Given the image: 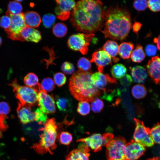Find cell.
<instances>
[{"label": "cell", "instance_id": "20", "mask_svg": "<svg viewBox=\"0 0 160 160\" xmlns=\"http://www.w3.org/2000/svg\"><path fill=\"white\" fill-rule=\"evenodd\" d=\"M131 74L133 81L138 83L144 82L147 78L148 73L143 67L137 65L131 68Z\"/></svg>", "mask_w": 160, "mask_h": 160}, {"label": "cell", "instance_id": "50", "mask_svg": "<svg viewBox=\"0 0 160 160\" xmlns=\"http://www.w3.org/2000/svg\"><path fill=\"white\" fill-rule=\"evenodd\" d=\"M147 160H160V157H156Z\"/></svg>", "mask_w": 160, "mask_h": 160}, {"label": "cell", "instance_id": "46", "mask_svg": "<svg viewBox=\"0 0 160 160\" xmlns=\"http://www.w3.org/2000/svg\"><path fill=\"white\" fill-rule=\"evenodd\" d=\"M119 81L122 85L125 87H127L132 84V80L129 75L127 74L120 79Z\"/></svg>", "mask_w": 160, "mask_h": 160}, {"label": "cell", "instance_id": "22", "mask_svg": "<svg viewBox=\"0 0 160 160\" xmlns=\"http://www.w3.org/2000/svg\"><path fill=\"white\" fill-rule=\"evenodd\" d=\"M103 49L111 57L114 58L119 52V46L116 41L108 40L104 45Z\"/></svg>", "mask_w": 160, "mask_h": 160}, {"label": "cell", "instance_id": "21", "mask_svg": "<svg viewBox=\"0 0 160 160\" xmlns=\"http://www.w3.org/2000/svg\"><path fill=\"white\" fill-rule=\"evenodd\" d=\"M24 19L26 26L33 28L38 27L41 21L39 14L34 11L28 12L24 14Z\"/></svg>", "mask_w": 160, "mask_h": 160}, {"label": "cell", "instance_id": "23", "mask_svg": "<svg viewBox=\"0 0 160 160\" xmlns=\"http://www.w3.org/2000/svg\"><path fill=\"white\" fill-rule=\"evenodd\" d=\"M134 48L133 44L130 42H123L119 46V53L122 58H129Z\"/></svg>", "mask_w": 160, "mask_h": 160}, {"label": "cell", "instance_id": "36", "mask_svg": "<svg viewBox=\"0 0 160 160\" xmlns=\"http://www.w3.org/2000/svg\"><path fill=\"white\" fill-rule=\"evenodd\" d=\"M56 17L52 14H47L43 16L42 20L43 25L47 28H51L55 22Z\"/></svg>", "mask_w": 160, "mask_h": 160}, {"label": "cell", "instance_id": "7", "mask_svg": "<svg viewBox=\"0 0 160 160\" xmlns=\"http://www.w3.org/2000/svg\"><path fill=\"white\" fill-rule=\"evenodd\" d=\"M95 34L92 33H79L71 35L68 41V46L71 49L79 51L84 55L88 51L89 43Z\"/></svg>", "mask_w": 160, "mask_h": 160}, {"label": "cell", "instance_id": "32", "mask_svg": "<svg viewBox=\"0 0 160 160\" xmlns=\"http://www.w3.org/2000/svg\"><path fill=\"white\" fill-rule=\"evenodd\" d=\"M72 135L67 131H62L60 133L58 138L60 143L62 145H69L72 140Z\"/></svg>", "mask_w": 160, "mask_h": 160}, {"label": "cell", "instance_id": "14", "mask_svg": "<svg viewBox=\"0 0 160 160\" xmlns=\"http://www.w3.org/2000/svg\"><path fill=\"white\" fill-rule=\"evenodd\" d=\"M89 148L84 143H81L77 148L72 150L66 155L65 160H89Z\"/></svg>", "mask_w": 160, "mask_h": 160}, {"label": "cell", "instance_id": "5", "mask_svg": "<svg viewBox=\"0 0 160 160\" xmlns=\"http://www.w3.org/2000/svg\"><path fill=\"white\" fill-rule=\"evenodd\" d=\"M9 85L13 88L16 97L22 105L31 107L38 104V90L36 88L21 86L16 79Z\"/></svg>", "mask_w": 160, "mask_h": 160}, {"label": "cell", "instance_id": "44", "mask_svg": "<svg viewBox=\"0 0 160 160\" xmlns=\"http://www.w3.org/2000/svg\"><path fill=\"white\" fill-rule=\"evenodd\" d=\"M9 104L5 102H0V114L7 116L11 111Z\"/></svg>", "mask_w": 160, "mask_h": 160}, {"label": "cell", "instance_id": "42", "mask_svg": "<svg viewBox=\"0 0 160 160\" xmlns=\"http://www.w3.org/2000/svg\"><path fill=\"white\" fill-rule=\"evenodd\" d=\"M61 70L65 73L71 74L74 71L75 68L72 63L65 62L63 63L62 65Z\"/></svg>", "mask_w": 160, "mask_h": 160}, {"label": "cell", "instance_id": "24", "mask_svg": "<svg viewBox=\"0 0 160 160\" xmlns=\"http://www.w3.org/2000/svg\"><path fill=\"white\" fill-rule=\"evenodd\" d=\"M56 103L58 109L61 111L71 112L72 111V104L71 100L63 97H56Z\"/></svg>", "mask_w": 160, "mask_h": 160}, {"label": "cell", "instance_id": "47", "mask_svg": "<svg viewBox=\"0 0 160 160\" xmlns=\"http://www.w3.org/2000/svg\"><path fill=\"white\" fill-rule=\"evenodd\" d=\"M145 50L146 54L148 56H152L156 54L157 49L154 45H148L146 47Z\"/></svg>", "mask_w": 160, "mask_h": 160}, {"label": "cell", "instance_id": "40", "mask_svg": "<svg viewBox=\"0 0 160 160\" xmlns=\"http://www.w3.org/2000/svg\"><path fill=\"white\" fill-rule=\"evenodd\" d=\"M148 7L152 11L157 12L160 11V1L150 0L147 1Z\"/></svg>", "mask_w": 160, "mask_h": 160}, {"label": "cell", "instance_id": "28", "mask_svg": "<svg viewBox=\"0 0 160 160\" xmlns=\"http://www.w3.org/2000/svg\"><path fill=\"white\" fill-rule=\"evenodd\" d=\"M68 28L66 26L62 23H58L55 25L52 28L53 34L56 37L61 38L67 34Z\"/></svg>", "mask_w": 160, "mask_h": 160}, {"label": "cell", "instance_id": "27", "mask_svg": "<svg viewBox=\"0 0 160 160\" xmlns=\"http://www.w3.org/2000/svg\"><path fill=\"white\" fill-rule=\"evenodd\" d=\"M132 93L134 97L137 99L143 98L146 95V89L144 86L138 84L134 86L132 89Z\"/></svg>", "mask_w": 160, "mask_h": 160}, {"label": "cell", "instance_id": "41", "mask_svg": "<svg viewBox=\"0 0 160 160\" xmlns=\"http://www.w3.org/2000/svg\"><path fill=\"white\" fill-rule=\"evenodd\" d=\"M135 8L139 11L145 10L147 7V1L145 0H137L135 1L133 3Z\"/></svg>", "mask_w": 160, "mask_h": 160}, {"label": "cell", "instance_id": "8", "mask_svg": "<svg viewBox=\"0 0 160 160\" xmlns=\"http://www.w3.org/2000/svg\"><path fill=\"white\" fill-rule=\"evenodd\" d=\"M24 14L21 13L13 15L6 13V15L10 18L11 24L9 28L4 30L8 35V37L12 40L23 41L21 33L26 26L24 20Z\"/></svg>", "mask_w": 160, "mask_h": 160}, {"label": "cell", "instance_id": "26", "mask_svg": "<svg viewBox=\"0 0 160 160\" xmlns=\"http://www.w3.org/2000/svg\"><path fill=\"white\" fill-rule=\"evenodd\" d=\"M127 69L126 67L121 64H116L112 67L111 73L114 78L121 79L126 73Z\"/></svg>", "mask_w": 160, "mask_h": 160}, {"label": "cell", "instance_id": "52", "mask_svg": "<svg viewBox=\"0 0 160 160\" xmlns=\"http://www.w3.org/2000/svg\"><path fill=\"white\" fill-rule=\"evenodd\" d=\"M2 43V39L1 37L0 36V45H1Z\"/></svg>", "mask_w": 160, "mask_h": 160}, {"label": "cell", "instance_id": "51", "mask_svg": "<svg viewBox=\"0 0 160 160\" xmlns=\"http://www.w3.org/2000/svg\"><path fill=\"white\" fill-rule=\"evenodd\" d=\"M2 137V134L1 133V132L0 131V139Z\"/></svg>", "mask_w": 160, "mask_h": 160}, {"label": "cell", "instance_id": "30", "mask_svg": "<svg viewBox=\"0 0 160 160\" xmlns=\"http://www.w3.org/2000/svg\"><path fill=\"white\" fill-rule=\"evenodd\" d=\"M39 79L37 75L33 73H30L24 77L23 82L26 86L32 87L37 85Z\"/></svg>", "mask_w": 160, "mask_h": 160}, {"label": "cell", "instance_id": "49", "mask_svg": "<svg viewBox=\"0 0 160 160\" xmlns=\"http://www.w3.org/2000/svg\"><path fill=\"white\" fill-rule=\"evenodd\" d=\"M154 41L156 44L158 49L160 51V34L157 38L154 39Z\"/></svg>", "mask_w": 160, "mask_h": 160}, {"label": "cell", "instance_id": "12", "mask_svg": "<svg viewBox=\"0 0 160 160\" xmlns=\"http://www.w3.org/2000/svg\"><path fill=\"white\" fill-rule=\"evenodd\" d=\"M57 6L55 12L57 17L60 20L65 21L68 20L71 14V11L76 5L74 0H61L55 1Z\"/></svg>", "mask_w": 160, "mask_h": 160}, {"label": "cell", "instance_id": "6", "mask_svg": "<svg viewBox=\"0 0 160 160\" xmlns=\"http://www.w3.org/2000/svg\"><path fill=\"white\" fill-rule=\"evenodd\" d=\"M127 144L125 139L118 136L112 139L106 144V153L108 160H125Z\"/></svg>", "mask_w": 160, "mask_h": 160}, {"label": "cell", "instance_id": "19", "mask_svg": "<svg viewBox=\"0 0 160 160\" xmlns=\"http://www.w3.org/2000/svg\"><path fill=\"white\" fill-rule=\"evenodd\" d=\"M21 35L23 41H26L38 43L41 39V33L39 31L27 26L22 30Z\"/></svg>", "mask_w": 160, "mask_h": 160}, {"label": "cell", "instance_id": "15", "mask_svg": "<svg viewBox=\"0 0 160 160\" xmlns=\"http://www.w3.org/2000/svg\"><path fill=\"white\" fill-rule=\"evenodd\" d=\"M91 62L95 63L100 72H102L103 67L111 63V57L103 50H100L92 54Z\"/></svg>", "mask_w": 160, "mask_h": 160}, {"label": "cell", "instance_id": "13", "mask_svg": "<svg viewBox=\"0 0 160 160\" xmlns=\"http://www.w3.org/2000/svg\"><path fill=\"white\" fill-rule=\"evenodd\" d=\"M145 151V147L134 140H131L126 144L125 160H137Z\"/></svg>", "mask_w": 160, "mask_h": 160}, {"label": "cell", "instance_id": "3", "mask_svg": "<svg viewBox=\"0 0 160 160\" xmlns=\"http://www.w3.org/2000/svg\"><path fill=\"white\" fill-rule=\"evenodd\" d=\"M91 71L79 70L69 79V89L71 95L79 101L91 102L100 95L92 80Z\"/></svg>", "mask_w": 160, "mask_h": 160}, {"label": "cell", "instance_id": "31", "mask_svg": "<svg viewBox=\"0 0 160 160\" xmlns=\"http://www.w3.org/2000/svg\"><path fill=\"white\" fill-rule=\"evenodd\" d=\"M150 133L154 143L160 145V123L157 124L150 129Z\"/></svg>", "mask_w": 160, "mask_h": 160}, {"label": "cell", "instance_id": "39", "mask_svg": "<svg viewBox=\"0 0 160 160\" xmlns=\"http://www.w3.org/2000/svg\"><path fill=\"white\" fill-rule=\"evenodd\" d=\"M54 79L56 84L60 87L65 84L66 80V78L63 73L58 72L54 75Z\"/></svg>", "mask_w": 160, "mask_h": 160}, {"label": "cell", "instance_id": "35", "mask_svg": "<svg viewBox=\"0 0 160 160\" xmlns=\"http://www.w3.org/2000/svg\"><path fill=\"white\" fill-rule=\"evenodd\" d=\"M90 111V106L87 102L81 101L79 103L77 109V111L79 113L85 116L89 114Z\"/></svg>", "mask_w": 160, "mask_h": 160}, {"label": "cell", "instance_id": "1", "mask_svg": "<svg viewBox=\"0 0 160 160\" xmlns=\"http://www.w3.org/2000/svg\"><path fill=\"white\" fill-rule=\"evenodd\" d=\"M105 12L100 1H79L73 9L70 21L76 30L92 33L103 26Z\"/></svg>", "mask_w": 160, "mask_h": 160}, {"label": "cell", "instance_id": "9", "mask_svg": "<svg viewBox=\"0 0 160 160\" xmlns=\"http://www.w3.org/2000/svg\"><path fill=\"white\" fill-rule=\"evenodd\" d=\"M113 135L111 133H106L101 135L99 133L93 134L85 138H81L76 141L83 143L94 152L100 151L102 147L113 139Z\"/></svg>", "mask_w": 160, "mask_h": 160}, {"label": "cell", "instance_id": "25", "mask_svg": "<svg viewBox=\"0 0 160 160\" xmlns=\"http://www.w3.org/2000/svg\"><path fill=\"white\" fill-rule=\"evenodd\" d=\"M145 55L142 47L138 45L132 52L130 57L132 60L135 62L140 63L145 58Z\"/></svg>", "mask_w": 160, "mask_h": 160}, {"label": "cell", "instance_id": "10", "mask_svg": "<svg viewBox=\"0 0 160 160\" xmlns=\"http://www.w3.org/2000/svg\"><path fill=\"white\" fill-rule=\"evenodd\" d=\"M135 128L133 134L134 140L145 147H151L154 143L152 138L150 129L146 127L143 121L135 118Z\"/></svg>", "mask_w": 160, "mask_h": 160}, {"label": "cell", "instance_id": "45", "mask_svg": "<svg viewBox=\"0 0 160 160\" xmlns=\"http://www.w3.org/2000/svg\"><path fill=\"white\" fill-rule=\"evenodd\" d=\"M8 119L7 116L0 114V131L4 132L8 128V125L6 119Z\"/></svg>", "mask_w": 160, "mask_h": 160}, {"label": "cell", "instance_id": "17", "mask_svg": "<svg viewBox=\"0 0 160 160\" xmlns=\"http://www.w3.org/2000/svg\"><path fill=\"white\" fill-rule=\"evenodd\" d=\"M91 78L95 86L101 90L105 91V87L108 83H116V80L108 74L96 72L92 74Z\"/></svg>", "mask_w": 160, "mask_h": 160}, {"label": "cell", "instance_id": "11", "mask_svg": "<svg viewBox=\"0 0 160 160\" xmlns=\"http://www.w3.org/2000/svg\"><path fill=\"white\" fill-rule=\"evenodd\" d=\"M37 86L38 90V104L39 108L46 114L54 113L56 108L53 95L48 94L39 83H38Z\"/></svg>", "mask_w": 160, "mask_h": 160}, {"label": "cell", "instance_id": "34", "mask_svg": "<svg viewBox=\"0 0 160 160\" xmlns=\"http://www.w3.org/2000/svg\"><path fill=\"white\" fill-rule=\"evenodd\" d=\"M77 67L80 70L87 71L91 67V62L87 58L82 57L78 61Z\"/></svg>", "mask_w": 160, "mask_h": 160}, {"label": "cell", "instance_id": "2", "mask_svg": "<svg viewBox=\"0 0 160 160\" xmlns=\"http://www.w3.org/2000/svg\"><path fill=\"white\" fill-rule=\"evenodd\" d=\"M105 26L102 31L105 38L116 40L125 39L131 28L129 12L126 8L110 7L105 12Z\"/></svg>", "mask_w": 160, "mask_h": 160}, {"label": "cell", "instance_id": "37", "mask_svg": "<svg viewBox=\"0 0 160 160\" xmlns=\"http://www.w3.org/2000/svg\"><path fill=\"white\" fill-rule=\"evenodd\" d=\"M35 121L39 124H44L48 119L47 114L42 111L39 108H37L34 112Z\"/></svg>", "mask_w": 160, "mask_h": 160}, {"label": "cell", "instance_id": "33", "mask_svg": "<svg viewBox=\"0 0 160 160\" xmlns=\"http://www.w3.org/2000/svg\"><path fill=\"white\" fill-rule=\"evenodd\" d=\"M41 85L43 89L47 92L52 91L55 87V82L50 78L44 79Z\"/></svg>", "mask_w": 160, "mask_h": 160}, {"label": "cell", "instance_id": "38", "mask_svg": "<svg viewBox=\"0 0 160 160\" xmlns=\"http://www.w3.org/2000/svg\"><path fill=\"white\" fill-rule=\"evenodd\" d=\"M91 102L92 109L95 113L100 112L104 107L103 102L98 98H95Z\"/></svg>", "mask_w": 160, "mask_h": 160}, {"label": "cell", "instance_id": "53", "mask_svg": "<svg viewBox=\"0 0 160 160\" xmlns=\"http://www.w3.org/2000/svg\"><path fill=\"white\" fill-rule=\"evenodd\" d=\"M20 160H26L25 159H21Z\"/></svg>", "mask_w": 160, "mask_h": 160}, {"label": "cell", "instance_id": "48", "mask_svg": "<svg viewBox=\"0 0 160 160\" xmlns=\"http://www.w3.org/2000/svg\"><path fill=\"white\" fill-rule=\"evenodd\" d=\"M142 24L138 22H135L133 26V29L134 32L137 33L140 30Z\"/></svg>", "mask_w": 160, "mask_h": 160}, {"label": "cell", "instance_id": "43", "mask_svg": "<svg viewBox=\"0 0 160 160\" xmlns=\"http://www.w3.org/2000/svg\"><path fill=\"white\" fill-rule=\"evenodd\" d=\"M11 19L7 15L3 16L0 18V26L5 29H8L10 25Z\"/></svg>", "mask_w": 160, "mask_h": 160}, {"label": "cell", "instance_id": "4", "mask_svg": "<svg viewBox=\"0 0 160 160\" xmlns=\"http://www.w3.org/2000/svg\"><path fill=\"white\" fill-rule=\"evenodd\" d=\"M43 127L39 129L42 131L40 135L39 140L33 144L31 148L33 149L39 154L49 153H54L53 151L57 147L56 141L62 132L63 125L57 123L54 118L48 119Z\"/></svg>", "mask_w": 160, "mask_h": 160}, {"label": "cell", "instance_id": "18", "mask_svg": "<svg viewBox=\"0 0 160 160\" xmlns=\"http://www.w3.org/2000/svg\"><path fill=\"white\" fill-rule=\"evenodd\" d=\"M147 70L152 80L156 83L160 82V57L156 56L149 60Z\"/></svg>", "mask_w": 160, "mask_h": 160}, {"label": "cell", "instance_id": "16", "mask_svg": "<svg viewBox=\"0 0 160 160\" xmlns=\"http://www.w3.org/2000/svg\"><path fill=\"white\" fill-rule=\"evenodd\" d=\"M17 112L18 117L22 124H26L35 121V114L31 111V107L23 105L19 102Z\"/></svg>", "mask_w": 160, "mask_h": 160}, {"label": "cell", "instance_id": "29", "mask_svg": "<svg viewBox=\"0 0 160 160\" xmlns=\"http://www.w3.org/2000/svg\"><path fill=\"white\" fill-rule=\"evenodd\" d=\"M7 7V13L13 15L21 13L22 7L20 3L16 1H10Z\"/></svg>", "mask_w": 160, "mask_h": 160}]
</instances>
